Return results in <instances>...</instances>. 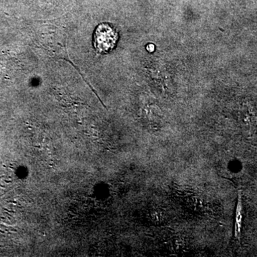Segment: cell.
<instances>
[{
  "label": "cell",
  "instance_id": "cell-2",
  "mask_svg": "<svg viewBox=\"0 0 257 257\" xmlns=\"http://www.w3.org/2000/svg\"><path fill=\"white\" fill-rule=\"evenodd\" d=\"M243 204L241 190L238 192L237 204L235 213L234 236L239 242H241V229H242Z\"/></svg>",
  "mask_w": 257,
  "mask_h": 257
},
{
  "label": "cell",
  "instance_id": "cell-1",
  "mask_svg": "<svg viewBox=\"0 0 257 257\" xmlns=\"http://www.w3.org/2000/svg\"><path fill=\"white\" fill-rule=\"evenodd\" d=\"M117 38V32L112 27L107 24H101L94 33V47L100 53H107L114 49Z\"/></svg>",
  "mask_w": 257,
  "mask_h": 257
}]
</instances>
